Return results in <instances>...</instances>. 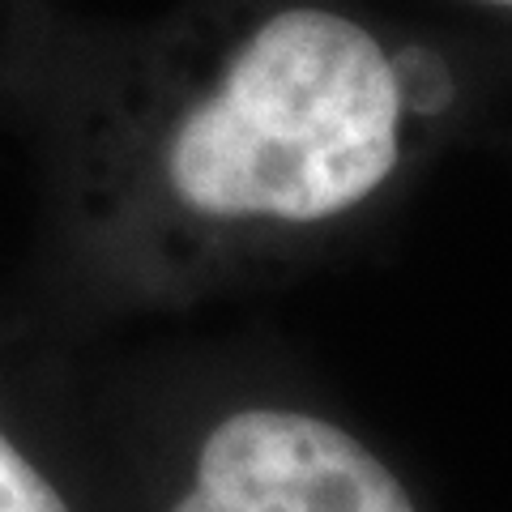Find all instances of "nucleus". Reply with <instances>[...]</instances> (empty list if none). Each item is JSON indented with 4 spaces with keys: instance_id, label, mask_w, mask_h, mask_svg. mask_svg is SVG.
Masks as SVG:
<instances>
[{
    "instance_id": "7ed1b4c3",
    "label": "nucleus",
    "mask_w": 512,
    "mask_h": 512,
    "mask_svg": "<svg viewBox=\"0 0 512 512\" xmlns=\"http://www.w3.org/2000/svg\"><path fill=\"white\" fill-rule=\"evenodd\" d=\"M0 512H69L56 487L0 436Z\"/></svg>"
},
{
    "instance_id": "f257e3e1",
    "label": "nucleus",
    "mask_w": 512,
    "mask_h": 512,
    "mask_svg": "<svg viewBox=\"0 0 512 512\" xmlns=\"http://www.w3.org/2000/svg\"><path fill=\"white\" fill-rule=\"evenodd\" d=\"M402 158V77L367 26L278 9L235 47L167 141L192 214L325 222L363 205Z\"/></svg>"
},
{
    "instance_id": "f03ea898",
    "label": "nucleus",
    "mask_w": 512,
    "mask_h": 512,
    "mask_svg": "<svg viewBox=\"0 0 512 512\" xmlns=\"http://www.w3.org/2000/svg\"><path fill=\"white\" fill-rule=\"evenodd\" d=\"M171 512H419L384 461L338 423L239 410L205 436Z\"/></svg>"
},
{
    "instance_id": "20e7f679",
    "label": "nucleus",
    "mask_w": 512,
    "mask_h": 512,
    "mask_svg": "<svg viewBox=\"0 0 512 512\" xmlns=\"http://www.w3.org/2000/svg\"><path fill=\"white\" fill-rule=\"evenodd\" d=\"M487 5H512V0H487Z\"/></svg>"
}]
</instances>
